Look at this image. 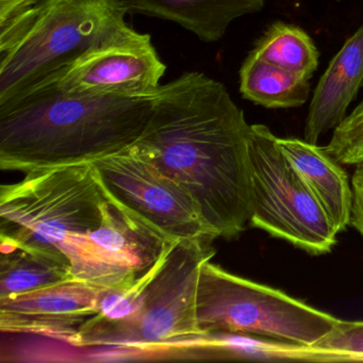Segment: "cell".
I'll return each mask as SVG.
<instances>
[{
  "label": "cell",
  "mask_w": 363,
  "mask_h": 363,
  "mask_svg": "<svg viewBox=\"0 0 363 363\" xmlns=\"http://www.w3.org/2000/svg\"><path fill=\"white\" fill-rule=\"evenodd\" d=\"M165 72L150 35L127 25L35 89L52 86L80 96L152 97Z\"/></svg>",
  "instance_id": "cell-9"
},
{
  "label": "cell",
  "mask_w": 363,
  "mask_h": 363,
  "mask_svg": "<svg viewBox=\"0 0 363 363\" xmlns=\"http://www.w3.org/2000/svg\"><path fill=\"white\" fill-rule=\"evenodd\" d=\"M108 203L92 163L29 172L0 188L1 252L41 255L71 267L75 277Z\"/></svg>",
  "instance_id": "cell-4"
},
{
  "label": "cell",
  "mask_w": 363,
  "mask_h": 363,
  "mask_svg": "<svg viewBox=\"0 0 363 363\" xmlns=\"http://www.w3.org/2000/svg\"><path fill=\"white\" fill-rule=\"evenodd\" d=\"M250 54L308 80L313 77L320 59L313 40L306 31L282 22L271 25Z\"/></svg>",
  "instance_id": "cell-15"
},
{
  "label": "cell",
  "mask_w": 363,
  "mask_h": 363,
  "mask_svg": "<svg viewBox=\"0 0 363 363\" xmlns=\"http://www.w3.org/2000/svg\"><path fill=\"white\" fill-rule=\"evenodd\" d=\"M305 350L316 360H363V322L340 320L330 333Z\"/></svg>",
  "instance_id": "cell-17"
},
{
  "label": "cell",
  "mask_w": 363,
  "mask_h": 363,
  "mask_svg": "<svg viewBox=\"0 0 363 363\" xmlns=\"http://www.w3.org/2000/svg\"><path fill=\"white\" fill-rule=\"evenodd\" d=\"M325 150L340 164L363 163V101L333 129V137Z\"/></svg>",
  "instance_id": "cell-18"
},
{
  "label": "cell",
  "mask_w": 363,
  "mask_h": 363,
  "mask_svg": "<svg viewBox=\"0 0 363 363\" xmlns=\"http://www.w3.org/2000/svg\"><path fill=\"white\" fill-rule=\"evenodd\" d=\"M213 238L172 242L129 288L108 289L96 315L67 342L75 347L146 348L201 339L197 290Z\"/></svg>",
  "instance_id": "cell-3"
},
{
  "label": "cell",
  "mask_w": 363,
  "mask_h": 363,
  "mask_svg": "<svg viewBox=\"0 0 363 363\" xmlns=\"http://www.w3.org/2000/svg\"><path fill=\"white\" fill-rule=\"evenodd\" d=\"M152 97L80 96L42 86L0 106V169L93 163L133 147L143 135Z\"/></svg>",
  "instance_id": "cell-2"
},
{
  "label": "cell",
  "mask_w": 363,
  "mask_h": 363,
  "mask_svg": "<svg viewBox=\"0 0 363 363\" xmlns=\"http://www.w3.org/2000/svg\"><path fill=\"white\" fill-rule=\"evenodd\" d=\"M108 288L71 280L0 298V329L67 342L96 315Z\"/></svg>",
  "instance_id": "cell-10"
},
{
  "label": "cell",
  "mask_w": 363,
  "mask_h": 363,
  "mask_svg": "<svg viewBox=\"0 0 363 363\" xmlns=\"http://www.w3.org/2000/svg\"><path fill=\"white\" fill-rule=\"evenodd\" d=\"M352 186L354 199L350 225L363 237V163L356 165Z\"/></svg>",
  "instance_id": "cell-19"
},
{
  "label": "cell",
  "mask_w": 363,
  "mask_h": 363,
  "mask_svg": "<svg viewBox=\"0 0 363 363\" xmlns=\"http://www.w3.org/2000/svg\"><path fill=\"white\" fill-rule=\"evenodd\" d=\"M129 14L169 21L205 43L220 41L233 21L258 13L267 0H121Z\"/></svg>",
  "instance_id": "cell-13"
},
{
  "label": "cell",
  "mask_w": 363,
  "mask_h": 363,
  "mask_svg": "<svg viewBox=\"0 0 363 363\" xmlns=\"http://www.w3.org/2000/svg\"><path fill=\"white\" fill-rule=\"evenodd\" d=\"M277 146L318 199L337 230L350 224L352 186L347 173L325 147L296 138H277Z\"/></svg>",
  "instance_id": "cell-12"
},
{
  "label": "cell",
  "mask_w": 363,
  "mask_h": 363,
  "mask_svg": "<svg viewBox=\"0 0 363 363\" xmlns=\"http://www.w3.org/2000/svg\"><path fill=\"white\" fill-rule=\"evenodd\" d=\"M76 280L72 269L24 250L1 252L0 298Z\"/></svg>",
  "instance_id": "cell-16"
},
{
  "label": "cell",
  "mask_w": 363,
  "mask_h": 363,
  "mask_svg": "<svg viewBox=\"0 0 363 363\" xmlns=\"http://www.w3.org/2000/svg\"><path fill=\"white\" fill-rule=\"evenodd\" d=\"M27 0H0V22L18 11Z\"/></svg>",
  "instance_id": "cell-20"
},
{
  "label": "cell",
  "mask_w": 363,
  "mask_h": 363,
  "mask_svg": "<svg viewBox=\"0 0 363 363\" xmlns=\"http://www.w3.org/2000/svg\"><path fill=\"white\" fill-rule=\"evenodd\" d=\"M310 91L309 80L250 54L240 69L242 97L269 109L301 107Z\"/></svg>",
  "instance_id": "cell-14"
},
{
  "label": "cell",
  "mask_w": 363,
  "mask_h": 363,
  "mask_svg": "<svg viewBox=\"0 0 363 363\" xmlns=\"http://www.w3.org/2000/svg\"><path fill=\"white\" fill-rule=\"evenodd\" d=\"M92 165L108 201L167 241L216 239L189 193L133 146Z\"/></svg>",
  "instance_id": "cell-8"
},
{
  "label": "cell",
  "mask_w": 363,
  "mask_h": 363,
  "mask_svg": "<svg viewBox=\"0 0 363 363\" xmlns=\"http://www.w3.org/2000/svg\"><path fill=\"white\" fill-rule=\"evenodd\" d=\"M340 320L277 289L233 275L211 260L201 267L197 323L206 335H255L308 348Z\"/></svg>",
  "instance_id": "cell-6"
},
{
  "label": "cell",
  "mask_w": 363,
  "mask_h": 363,
  "mask_svg": "<svg viewBox=\"0 0 363 363\" xmlns=\"http://www.w3.org/2000/svg\"><path fill=\"white\" fill-rule=\"evenodd\" d=\"M363 86V25L346 40L329 63L313 92L306 118L303 140L318 144L339 126Z\"/></svg>",
  "instance_id": "cell-11"
},
{
  "label": "cell",
  "mask_w": 363,
  "mask_h": 363,
  "mask_svg": "<svg viewBox=\"0 0 363 363\" xmlns=\"http://www.w3.org/2000/svg\"><path fill=\"white\" fill-rule=\"evenodd\" d=\"M264 125H252L250 225L311 255L329 252L339 231Z\"/></svg>",
  "instance_id": "cell-7"
},
{
  "label": "cell",
  "mask_w": 363,
  "mask_h": 363,
  "mask_svg": "<svg viewBox=\"0 0 363 363\" xmlns=\"http://www.w3.org/2000/svg\"><path fill=\"white\" fill-rule=\"evenodd\" d=\"M121 0H27L0 22V106L129 25Z\"/></svg>",
  "instance_id": "cell-5"
},
{
  "label": "cell",
  "mask_w": 363,
  "mask_h": 363,
  "mask_svg": "<svg viewBox=\"0 0 363 363\" xmlns=\"http://www.w3.org/2000/svg\"><path fill=\"white\" fill-rule=\"evenodd\" d=\"M337 1H340V0H337Z\"/></svg>",
  "instance_id": "cell-21"
},
{
  "label": "cell",
  "mask_w": 363,
  "mask_h": 363,
  "mask_svg": "<svg viewBox=\"0 0 363 363\" xmlns=\"http://www.w3.org/2000/svg\"><path fill=\"white\" fill-rule=\"evenodd\" d=\"M250 133L222 82L186 72L152 96L147 126L133 147L189 193L216 239L231 240L252 216Z\"/></svg>",
  "instance_id": "cell-1"
}]
</instances>
